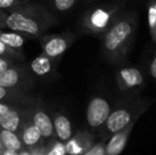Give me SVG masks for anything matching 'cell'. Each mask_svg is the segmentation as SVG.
<instances>
[{"label": "cell", "instance_id": "5bb4252c", "mask_svg": "<svg viewBox=\"0 0 156 155\" xmlns=\"http://www.w3.org/2000/svg\"><path fill=\"white\" fill-rule=\"evenodd\" d=\"M94 143V135L87 131L79 132L65 143L67 154H84Z\"/></svg>", "mask_w": 156, "mask_h": 155}, {"label": "cell", "instance_id": "4316f807", "mask_svg": "<svg viewBox=\"0 0 156 155\" xmlns=\"http://www.w3.org/2000/svg\"><path fill=\"white\" fill-rule=\"evenodd\" d=\"M8 16V11L0 9V30L5 29V21Z\"/></svg>", "mask_w": 156, "mask_h": 155}, {"label": "cell", "instance_id": "44dd1931", "mask_svg": "<svg viewBox=\"0 0 156 155\" xmlns=\"http://www.w3.org/2000/svg\"><path fill=\"white\" fill-rule=\"evenodd\" d=\"M51 9L58 12H66L69 11L76 4V0H48Z\"/></svg>", "mask_w": 156, "mask_h": 155}, {"label": "cell", "instance_id": "52a82bcc", "mask_svg": "<svg viewBox=\"0 0 156 155\" xmlns=\"http://www.w3.org/2000/svg\"><path fill=\"white\" fill-rule=\"evenodd\" d=\"M34 106H16L4 114L0 115V128L13 131L18 134L23 124L31 116Z\"/></svg>", "mask_w": 156, "mask_h": 155}, {"label": "cell", "instance_id": "3957f363", "mask_svg": "<svg viewBox=\"0 0 156 155\" xmlns=\"http://www.w3.org/2000/svg\"><path fill=\"white\" fill-rule=\"evenodd\" d=\"M37 78L25 62H18L0 73V86L31 91L35 88Z\"/></svg>", "mask_w": 156, "mask_h": 155}, {"label": "cell", "instance_id": "f1b7e54d", "mask_svg": "<svg viewBox=\"0 0 156 155\" xmlns=\"http://www.w3.org/2000/svg\"><path fill=\"white\" fill-rule=\"evenodd\" d=\"M1 155H18V152L10 149H3L1 152Z\"/></svg>", "mask_w": 156, "mask_h": 155}, {"label": "cell", "instance_id": "4fadbf2b", "mask_svg": "<svg viewBox=\"0 0 156 155\" xmlns=\"http://www.w3.org/2000/svg\"><path fill=\"white\" fill-rule=\"evenodd\" d=\"M132 122V113L129 110L120 107L111 112L105 121V131L109 134L118 132Z\"/></svg>", "mask_w": 156, "mask_h": 155}, {"label": "cell", "instance_id": "277c9868", "mask_svg": "<svg viewBox=\"0 0 156 155\" xmlns=\"http://www.w3.org/2000/svg\"><path fill=\"white\" fill-rule=\"evenodd\" d=\"M41 52L51 58H62V55L73 44L76 35L71 32H63L58 34L41 35L39 38Z\"/></svg>", "mask_w": 156, "mask_h": 155}, {"label": "cell", "instance_id": "8fae6325", "mask_svg": "<svg viewBox=\"0 0 156 155\" xmlns=\"http://www.w3.org/2000/svg\"><path fill=\"white\" fill-rule=\"evenodd\" d=\"M120 90H129L144 84V77L136 67H123L116 75Z\"/></svg>", "mask_w": 156, "mask_h": 155}, {"label": "cell", "instance_id": "9c48e42d", "mask_svg": "<svg viewBox=\"0 0 156 155\" xmlns=\"http://www.w3.org/2000/svg\"><path fill=\"white\" fill-rule=\"evenodd\" d=\"M61 58H51L41 52L29 65L30 69L37 79H51L56 72Z\"/></svg>", "mask_w": 156, "mask_h": 155}, {"label": "cell", "instance_id": "7a4b0ae2", "mask_svg": "<svg viewBox=\"0 0 156 155\" xmlns=\"http://www.w3.org/2000/svg\"><path fill=\"white\" fill-rule=\"evenodd\" d=\"M135 19L122 17L115 20L105 31L103 37V53L108 60H116L126 52L135 31Z\"/></svg>", "mask_w": 156, "mask_h": 155}, {"label": "cell", "instance_id": "8992f818", "mask_svg": "<svg viewBox=\"0 0 156 155\" xmlns=\"http://www.w3.org/2000/svg\"><path fill=\"white\" fill-rule=\"evenodd\" d=\"M111 105L102 97H94L88 102L86 110V120L90 128L99 129L105 123L111 114Z\"/></svg>", "mask_w": 156, "mask_h": 155}, {"label": "cell", "instance_id": "e0dca14e", "mask_svg": "<svg viewBox=\"0 0 156 155\" xmlns=\"http://www.w3.org/2000/svg\"><path fill=\"white\" fill-rule=\"evenodd\" d=\"M0 140H1L3 149L14 150L18 153L19 151L25 149L19 135L17 133L13 132V131L0 128Z\"/></svg>", "mask_w": 156, "mask_h": 155}, {"label": "cell", "instance_id": "ba28073f", "mask_svg": "<svg viewBox=\"0 0 156 155\" xmlns=\"http://www.w3.org/2000/svg\"><path fill=\"white\" fill-rule=\"evenodd\" d=\"M31 120L41 136L46 139V140H50V139L56 138L55 134H54V128H53V121L46 108L41 103V100L38 99L37 103L33 107L31 113Z\"/></svg>", "mask_w": 156, "mask_h": 155}, {"label": "cell", "instance_id": "484cf974", "mask_svg": "<svg viewBox=\"0 0 156 155\" xmlns=\"http://www.w3.org/2000/svg\"><path fill=\"white\" fill-rule=\"evenodd\" d=\"M16 106H21V105L14 104V103H10V102H0V115L4 114V113H6L8 111L12 110V108L16 107Z\"/></svg>", "mask_w": 156, "mask_h": 155}, {"label": "cell", "instance_id": "d6986e66", "mask_svg": "<svg viewBox=\"0 0 156 155\" xmlns=\"http://www.w3.org/2000/svg\"><path fill=\"white\" fill-rule=\"evenodd\" d=\"M0 56H6V58H12L19 62H25L26 56L23 53V51H17L15 49H12L9 46H6L4 43L0 41Z\"/></svg>", "mask_w": 156, "mask_h": 155}, {"label": "cell", "instance_id": "603a6c76", "mask_svg": "<svg viewBox=\"0 0 156 155\" xmlns=\"http://www.w3.org/2000/svg\"><path fill=\"white\" fill-rule=\"evenodd\" d=\"M84 155H106L105 145L103 143H93L90 148L84 153Z\"/></svg>", "mask_w": 156, "mask_h": 155}, {"label": "cell", "instance_id": "7c38bea8", "mask_svg": "<svg viewBox=\"0 0 156 155\" xmlns=\"http://www.w3.org/2000/svg\"><path fill=\"white\" fill-rule=\"evenodd\" d=\"M133 128H134V121H132L131 123L127 124L122 130L114 133L113 136L109 138L108 143L105 145L106 155H119L123 152V150L126 147L129 136L131 134Z\"/></svg>", "mask_w": 156, "mask_h": 155}, {"label": "cell", "instance_id": "7402d4cb", "mask_svg": "<svg viewBox=\"0 0 156 155\" xmlns=\"http://www.w3.org/2000/svg\"><path fill=\"white\" fill-rule=\"evenodd\" d=\"M148 20H149V27H150L151 35H152L153 39L156 41V2L152 3L149 6Z\"/></svg>", "mask_w": 156, "mask_h": 155}, {"label": "cell", "instance_id": "6da1fadb", "mask_svg": "<svg viewBox=\"0 0 156 155\" xmlns=\"http://www.w3.org/2000/svg\"><path fill=\"white\" fill-rule=\"evenodd\" d=\"M58 23V19L47 5L28 1L8 11L5 29L37 39Z\"/></svg>", "mask_w": 156, "mask_h": 155}, {"label": "cell", "instance_id": "d4e9b609", "mask_svg": "<svg viewBox=\"0 0 156 155\" xmlns=\"http://www.w3.org/2000/svg\"><path fill=\"white\" fill-rule=\"evenodd\" d=\"M19 61H16L12 58H6V56H0V73L3 72L5 69H8L9 67L13 66L16 63H18Z\"/></svg>", "mask_w": 156, "mask_h": 155}, {"label": "cell", "instance_id": "30bf717a", "mask_svg": "<svg viewBox=\"0 0 156 155\" xmlns=\"http://www.w3.org/2000/svg\"><path fill=\"white\" fill-rule=\"evenodd\" d=\"M38 98L31 91H23L18 89L0 86V102H10L18 105L34 106Z\"/></svg>", "mask_w": 156, "mask_h": 155}, {"label": "cell", "instance_id": "5b68a950", "mask_svg": "<svg viewBox=\"0 0 156 155\" xmlns=\"http://www.w3.org/2000/svg\"><path fill=\"white\" fill-rule=\"evenodd\" d=\"M115 13V10L108 8H94L85 13L82 19L83 28L89 33L105 32L112 25Z\"/></svg>", "mask_w": 156, "mask_h": 155}, {"label": "cell", "instance_id": "cb8c5ba5", "mask_svg": "<svg viewBox=\"0 0 156 155\" xmlns=\"http://www.w3.org/2000/svg\"><path fill=\"white\" fill-rule=\"evenodd\" d=\"M28 1H31V0H0V9L9 11Z\"/></svg>", "mask_w": 156, "mask_h": 155}, {"label": "cell", "instance_id": "2e32d148", "mask_svg": "<svg viewBox=\"0 0 156 155\" xmlns=\"http://www.w3.org/2000/svg\"><path fill=\"white\" fill-rule=\"evenodd\" d=\"M53 128L56 139L66 143L72 137V125L69 118L62 113H58L53 117Z\"/></svg>", "mask_w": 156, "mask_h": 155}, {"label": "cell", "instance_id": "83f0119b", "mask_svg": "<svg viewBox=\"0 0 156 155\" xmlns=\"http://www.w3.org/2000/svg\"><path fill=\"white\" fill-rule=\"evenodd\" d=\"M150 72H151V76L156 80V54L154 58H153L152 63H151V65H150Z\"/></svg>", "mask_w": 156, "mask_h": 155}, {"label": "cell", "instance_id": "9a60e30c", "mask_svg": "<svg viewBox=\"0 0 156 155\" xmlns=\"http://www.w3.org/2000/svg\"><path fill=\"white\" fill-rule=\"evenodd\" d=\"M18 135L21 139V143L23 145L25 149L28 148H32L35 147L38 143H43L44 140H46L41 134L39 133V131L37 130L36 126L33 124L31 116L29 117V119L23 124L20 131L18 132Z\"/></svg>", "mask_w": 156, "mask_h": 155}, {"label": "cell", "instance_id": "f546056e", "mask_svg": "<svg viewBox=\"0 0 156 155\" xmlns=\"http://www.w3.org/2000/svg\"><path fill=\"white\" fill-rule=\"evenodd\" d=\"M3 150V147H2V143H1V140H0V155H1V152Z\"/></svg>", "mask_w": 156, "mask_h": 155}, {"label": "cell", "instance_id": "ffe728a7", "mask_svg": "<svg viewBox=\"0 0 156 155\" xmlns=\"http://www.w3.org/2000/svg\"><path fill=\"white\" fill-rule=\"evenodd\" d=\"M48 141V153L47 155H65L67 154L65 143L56 138L50 139Z\"/></svg>", "mask_w": 156, "mask_h": 155}, {"label": "cell", "instance_id": "ac0fdd59", "mask_svg": "<svg viewBox=\"0 0 156 155\" xmlns=\"http://www.w3.org/2000/svg\"><path fill=\"white\" fill-rule=\"evenodd\" d=\"M4 30L5 29L0 30V41L12 49L23 51V47L25 45V36L12 30H10L9 32H5Z\"/></svg>", "mask_w": 156, "mask_h": 155}]
</instances>
